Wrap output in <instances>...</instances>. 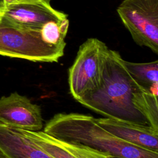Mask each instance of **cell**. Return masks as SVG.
<instances>
[{
  "instance_id": "1",
  "label": "cell",
  "mask_w": 158,
  "mask_h": 158,
  "mask_svg": "<svg viewBox=\"0 0 158 158\" xmlns=\"http://www.w3.org/2000/svg\"><path fill=\"white\" fill-rule=\"evenodd\" d=\"M77 101L104 117L158 130L157 94L137 83L120 53L109 48L105 53L99 86Z\"/></svg>"
},
{
  "instance_id": "2",
  "label": "cell",
  "mask_w": 158,
  "mask_h": 158,
  "mask_svg": "<svg viewBox=\"0 0 158 158\" xmlns=\"http://www.w3.org/2000/svg\"><path fill=\"white\" fill-rule=\"evenodd\" d=\"M43 131L58 139L106 152L117 158H158V151L120 139L99 125L91 115L56 114L46 123Z\"/></svg>"
},
{
  "instance_id": "3",
  "label": "cell",
  "mask_w": 158,
  "mask_h": 158,
  "mask_svg": "<svg viewBox=\"0 0 158 158\" xmlns=\"http://www.w3.org/2000/svg\"><path fill=\"white\" fill-rule=\"evenodd\" d=\"M65 48L43 41L41 30H31L0 22V55L35 62H57Z\"/></svg>"
},
{
  "instance_id": "4",
  "label": "cell",
  "mask_w": 158,
  "mask_h": 158,
  "mask_svg": "<svg viewBox=\"0 0 158 158\" xmlns=\"http://www.w3.org/2000/svg\"><path fill=\"white\" fill-rule=\"evenodd\" d=\"M107 48L95 38L87 39L80 46L68 74L70 93L76 101L99 86Z\"/></svg>"
},
{
  "instance_id": "5",
  "label": "cell",
  "mask_w": 158,
  "mask_h": 158,
  "mask_svg": "<svg viewBox=\"0 0 158 158\" xmlns=\"http://www.w3.org/2000/svg\"><path fill=\"white\" fill-rule=\"evenodd\" d=\"M117 12L133 41L158 54V0H123Z\"/></svg>"
},
{
  "instance_id": "6",
  "label": "cell",
  "mask_w": 158,
  "mask_h": 158,
  "mask_svg": "<svg viewBox=\"0 0 158 158\" xmlns=\"http://www.w3.org/2000/svg\"><path fill=\"white\" fill-rule=\"evenodd\" d=\"M67 18L48 0H0V22L19 27L40 30L49 22Z\"/></svg>"
},
{
  "instance_id": "7",
  "label": "cell",
  "mask_w": 158,
  "mask_h": 158,
  "mask_svg": "<svg viewBox=\"0 0 158 158\" xmlns=\"http://www.w3.org/2000/svg\"><path fill=\"white\" fill-rule=\"evenodd\" d=\"M0 123L29 131H41L43 127L41 107L17 92L2 96Z\"/></svg>"
},
{
  "instance_id": "8",
  "label": "cell",
  "mask_w": 158,
  "mask_h": 158,
  "mask_svg": "<svg viewBox=\"0 0 158 158\" xmlns=\"http://www.w3.org/2000/svg\"><path fill=\"white\" fill-rule=\"evenodd\" d=\"M96 122L120 139L146 149L158 151V130L148 126L108 117L96 118Z\"/></svg>"
},
{
  "instance_id": "9",
  "label": "cell",
  "mask_w": 158,
  "mask_h": 158,
  "mask_svg": "<svg viewBox=\"0 0 158 158\" xmlns=\"http://www.w3.org/2000/svg\"><path fill=\"white\" fill-rule=\"evenodd\" d=\"M24 131L35 144L54 158H116L106 152L58 139L43 131Z\"/></svg>"
},
{
  "instance_id": "10",
  "label": "cell",
  "mask_w": 158,
  "mask_h": 158,
  "mask_svg": "<svg viewBox=\"0 0 158 158\" xmlns=\"http://www.w3.org/2000/svg\"><path fill=\"white\" fill-rule=\"evenodd\" d=\"M0 149L9 158H54L35 144L24 130L1 123Z\"/></svg>"
},
{
  "instance_id": "11",
  "label": "cell",
  "mask_w": 158,
  "mask_h": 158,
  "mask_svg": "<svg viewBox=\"0 0 158 158\" xmlns=\"http://www.w3.org/2000/svg\"><path fill=\"white\" fill-rule=\"evenodd\" d=\"M124 64L131 77L144 88L157 94L158 60L145 63L126 61Z\"/></svg>"
},
{
  "instance_id": "12",
  "label": "cell",
  "mask_w": 158,
  "mask_h": 158,
  "mask_svg": "<svg viewBox=\"0 0 158 158\" xmlns=\"http://www.w3.org/2000/svg\"><path fill=\"white\" fill-rule=\"evenodd\" d=\"M69 27L68 18L59 21L49 22L45 23L41 29L42 39L51 46L65 48V38Z\"/></svg>"
},
{
  "instance_id": "13",
  "label": "cell",
  "mask_w": 158,
  "mask_h": 158,
  "mask_svg": "<svg viewBox=\"0 0 158 158\" xmlns=\"http://www.w3.org/2000/svg\"><path fill=\"white\" fill-rule=\"evenodd\" d=\"M0 158H9L7 156H6L1 149H0Z\"/></svg>"
},
{
  "instance_id": "14",
  "label": "cell",
  "mask_w": 158,
  "mask_h": 158,
  "mask_svg": "<svg viewBox=\"0 0 158 158\" xmlns=\"http://www.w3.org/2000/svg\"><path fill=\"white\" fill-rule=\"evenodd\" d=\"M48 1H51V0H48Z\"/></svg>"
},
{
  "instance_id": "15",
  "label": "cell",
  "mask_w": 158,
  "mask_h": 158,
  "mask_svg": "<svg viewBox=\"0 0 158 158\" xmlns=\"http://www.w3.org/2000/svg\"><path fill=\"white\" fill-rule=\"evenodd\" d=\"M116 158H117V157H116Z\"/></svg>"
}]
</instances>
